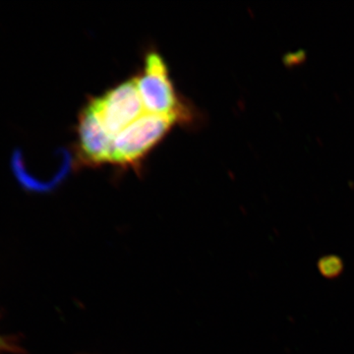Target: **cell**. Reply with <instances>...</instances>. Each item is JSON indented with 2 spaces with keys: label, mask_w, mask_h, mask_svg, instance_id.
Listing matches in <instances>:
<instances>
[{
  "label": "cell",
  "mask_w": 354,
  "mask_h": 354,
  "mask_svg": "<svg viewBox=\"0 0 354 354\" xmlns=\"http://www.w3.org/2000/svg\"><path fill=\"white\" fill-rule=\"evenodd\" d=\"M134 78L147 113L174 118L179 124L192 120V113L177 95L165 60L158 51L147 53L143 68Z\"/></svg>",
  "instance_id": "6da1fadb"
},
{
  "label": "cell",
  "mask_w": 354,
  "mask_h": 354,
  "mask_svg": "<svg viewBox=\"0 0 354 354\" xmlns=\"http://www.w3.org/2000/svg\"><path fill=\"white\" fill-rule=\"evenodd\" d=\"M179 124L174 118L145 113L114 138L113 165L138 167L142 160Z\"/></svg>",
  "instance_id": "7a4b0ae2"
},
{
  "label": "cell",
  "mask_w": 354,
  "mask_h": 354,
  "mask_svg": "<svg viewBox=\"0 0 354 354\" xmlns=\"http://www.w3.org/2000/svg\"><path fill=\"white\" fill-rule=\"evenodd\" d=\"M88 102L113 138L147 113L135 78L123 81Z\"/></svg>",
  "instance_id": "3957f363"
},
{
  "label": "cell",
  "mask_w": 354,
  "mask_h": 354,
  "mask_svg": "<svg viewBox=\"0 0 354 354\" xmlns=\"http://www.w3.org/2000/svg\"><path fill=\"white\" fill-rule=\"evenodd\" d=\"M114 138L102 127L99 116L88 102L79 113L77 157L83 165H113Z\"/></svg>",
  "instance_id": "277c9868"
},
{
  "label": "cell",
  "mask_w": 354,
  "mask_h": 354,
  "mask_svg": "<svg viewBox=\"0 0 354 354\" xmlns=\"http://www.w3.org/2000/svg\"><path fill=\"white\" fill-rule=\"evenodd\" d=\"M317 268L324 278L335 279L339 278L344 272V263L339 256L332 254L321 257L317 262Z\"/></svg>",
  "instance_id": "5b68a950"
},
{
  "label": "cell",
  "mask_w": 354,
  "mask_h": 354,
  "mask_svg": "<svg viewBox=\"0 0 354 354\" xmlns=\"http://www.w3.org/2000/svg\"><path fill=\"white\" fill-rule=\"evenodd\" d=\"M18 348L14 342L7 337L0 335V353H17Z\"/></svg>",
  "instance_id": "8992f818"
}]
</instances>
